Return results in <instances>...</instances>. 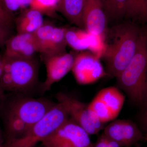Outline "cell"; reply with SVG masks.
<instances>
[{"instance_id": "cell-17", "label": "cell", "mask_w": 147, "mask_h": 147, "mask_svg": "<svg viewBox=\"0 0 147 147\" xmlns=\"http://www.w3.org/2000/svg\"><path fill=\"white\" fill-rule=\"evenodd\" d=\"M66 28L55 27L46 53L43 57L61 55L66 53L67 43L65 39Z\"/></svg>"}, {"instance_id": "cell-22", "label": "cell", "mask_w": 147, "mask_h": 147, "mask_svg": "<svg viewBox=\"0 0 147 147\" xmlns=\"http://www.w3.org/2000/svg\"><path fill=\"white\" fill-rule=\"evenodd\" d=\"M9 12L14 14V12L31 4L32 0H0Z\"/></svg>"}, {"instance_id": "cell-7", "label": "cell", "mask_w": 147, "mask_h": 147, "mask_svg": "<svg viewBox=\"0 0 147 147\" xmlns=\"http://www.w3.org/2000/svg\"><path fill=\"white\" fill-rule=\"evenodd\" d=\"M71 71L76 82L81 85L94 83L107 74L99 58L84 51L75 56Z\"/></svg>"}, {"instance_id": "cell-28", "label": "cell", "mask_w": 147, "mask_h": 147, "mask_svg": "<svg viewBox=\"0 0 147 147\" xmlns=\"http://www.w3.org/2000/svg\"><path fill=\"white\" fill-rule=\"evenodd\" d=\"M145 141H146L147 142V131H146V134L144 135V139Z\"/></svg>"}, {"instance_id": "cell-23", "label": "cell", "mask_w": 147, "mask_h": 147, "mask_svg": "<svg viewBox=\"0 0 147 147\" xmlns=\"http://www.w3.org/2000/svg\"><path fill=\"white\" fill-rule=\"evenodd\" d=\"M13 28L0 24V47L6 43L13 35Z\"/></svg>"}, {"instance_id": "cell-29", "label": "cell", "mask_w": 147, "mask_h": 147, "mask_svg": "<svg viewBox=\"0 0 147 147\" xmlns=\"http://www.w3.org/2000/svg\"><path fill=\"white\" fill-rule=\"evenodd\" d=\"M1 55H0V59H1Z\"/></svg>"}, {"instance_id": "cell-13", "label": "cell", "mask_w": 147, "mask_h": 147, "mask_svg": "<svg viewBox=\"0 0 147 147\" xmlns=\"http://www.w3.org/2000/svg\"><path fill=\"white\" fill-rule=\"evenodd\" d=\"M43 24L42 13L32 8L23 11L14 22L17 34H33Z\"/></svg>"}, {"instance_id": "cell-18", "label": "cell", "mask_w": 147, "mask_h": 147, "mask_svg": "<svg viewBox=\"0 0 147 147\" xmlns=\"http://www.w3.org/2000/svg\"><path fill=\"white\" fill-rule=\"evenodd\" d=\"M125 16L134 21L147 23V0H127Z\"/></svg>"}, {"instance_id": "cell-1", "label": "cell", "mask_w": 147, "mask_h": 147, "mask_svg": "<svg viewBox=\"0 0 147 147\" xmlns=\"http://www.w3.org/2000/svg\"><path fill=\"white\" fill-rule=\"evenodd\" d=\"M55 103L45 98L20 97L14 93L5 94L0 108L5 143L24 137Z\"/></svg>"}, {"instance_id": "cell-21", "label": "cell", "mask_w": 147, "mask_h": 147, "mask_svg": "<svg viewBox=\"0 0 147 147\" xmlns=\"http://www.w3.org/2000/svg\"><path fill=\"white\" fill-rule=\"evenodd\" d=\"M106 16L118 19L125 16L127 0H101Z\"/></svg>"}, {"instance_id": "cell-8", "label": "cell", "mask_w": 147, "mask_h": 147, "mask_svg": "<svg viewBox=\"0 0 147 147\" xmlns=\"http://www.w3.org/2000/svg\"><path fill=\"white\" fill-rule=\"evenodd\" d=\"M56 98L65 106L69 118L83 127L90 135L97 134L104 128V124L97 122L92 118L88 104L63 93H58Z\"/></svg>"}, {"instance_id": "cell-3", "label": "cell", "mask_w": 147, "mask_h": 147, "mask_svg": "<svg viewBox=\"0 0 147 147\" xmlns=\"http://www.w3.org/2000/svg\"><path fill=\"white\" fill-rule=\"evenodd\" d=\"M147 29L143 28L134 57L116 78L129 101L140 108L147 102Z\"/></svg>"}, {"instance_id": "cell-30", "label": "cell", "mask_w": 147, "mask_h": 147, "mask_svg": "<svg viewBox=\"0 0 147 147\" xmlns=\"http://www.w3.org/2000/svg\"></svg>"}, {"instance_id": "cell-24", "label": "cell", "mask_w": 147, "mask_h": 147, "mask_svg": "<svg viewBox=\"0 0 147 147\" xmlns=\"http://www.w3.org/2000/svg\"><path fill=\"white\" fill-rule=\"evenodd\" d=\"M139 120L143 128L147 131V102L141 108Z\"/></svg>"}, {"instance_id": "cell-25", "label": "cell", "mask_w": 147, "mask_h": 147, "mask_svg": "<svg viewBox=\"0 0 147 147\" xmlns=\"http://www.w3.org/2000/svg\"><path fill=\"white\" fill-rule=\"evenodd\" d=\"M93 147H108L107 137L103 133L98 137Z\"/></svg>"}, {"instance_id": "cell-27", "label": "cell", "mask_w": 147, "mask_h": 147, "mask_svg": "<svg viewBox=\"0 0 147 147\" xmlns=\"http://www.w3.org/2000/svg\"><path fill=\"white\" fill-rule=\"evenodd\" d=\"M5 96V92L0 88V108L1 106L3 101L4 100Z\"/></svg>"}, {"instance_id": "cell-19", "label": "cell", "mask_w": 147, "mask_h": 147, "mask_svg": "<svg viewBox=\"0 0 147 147\" xmlns=\"http://www.w3.org/2000/svg\"><path fill=\"white\" fill-rule=\"evenodd\" d=\"M88 106L92 118L97 122L104 124L115 119L104 102L96 95Z\"/></svg>"}, {"instance_id": "cell-9", "label": "cell", "mask_w": 147, "mask_h": 147, "mask_svg": "<svg viewBox=\"0 0 147 147\" xmlns=\"http://www.w3.org/2000/svg\"><path fill=\"white\" fill-rule=\"evenodd\" d=\"M103 134L121 147H131L144 139V135L138 125L129 120L113 121L104 127Z\"/></svg>"}, {"instance_id": "cell-12", "label": "cell", "mask_w": 147, "mask_h": 147, "mask_svg": "<svg viewBox=\"0 0 147 147\" xmlns=\"http://www.w3.org/2000/svg\"><path fill=\"white\" fill-rule=\"evenodd\" d=\"M3 56L10 58L33 59L38 53L33 34H17L7 40Z\"/></svg>"}, {"instance_id": "cell-31", "label": "cell", "mask_w": 147, "mask_h": 147, "mask_svg": "<svg viewBox=\"0 0 147 147\" xmlns=\"http://www.w3.org/2000/svg\"></svg>"}, {"instance_id": "cell-5", "label": "cell", "mask_w": 147, "mask_h": 147, "mask_svg": "<svg viewBox=\"0 0 147 147\" xmlns=\"http://www.w3.org/2000/svg\"><path fill=\"white\" fill-rule=\"evenodd\" d=\"M3 72H8L12 82V91L19 94L29 91L37 82L38 66L34 59L1 57Z\"/></svg>"}, {"instance_id": "cell-4", "label": "cell", "mask_w": 147, "mask_h": 147, "mask_svg": "<svg viewBox=\"0 0 147 147\" xmlns=\"http://www.w3.org/2000/svg\"><path fill=\"white\" fill-rule=\"evenodd\" d=\"M69 118L65 106L58 101L24 137L5 143L4 147H34L37 143L42 142L54 133Z\"/></svg>"}, {"instance_id": "cell-6", "label": "cell", "mask_w": 147, "mask_h": 147, "mask_svg": "<svg viewBox=\"0 0 147 147\" xmlns=\"http://www.w3.org/2000/svg\"><path fill=\"white\" fill-rule=\"evenodd\" d=\"M41 143L45 147H94L88 133L69 118Z\"/></svg>"}, {"instance_id": "cell-11", "label": "cell", "mask_w": 147, "mask_h": 147, "mask_svg": "<svg viewBox=\"0 0 147 147\" xmlns=\"http://www.w3.org/2000/svg\"><path fill=\"white\" fill-rule=\"evenodd\" d=\"M83 22L84 29L88 33L105 38L107 16L101 0H86Z\"/></svg>"}, {"instance_id": "cell-2", "label": "cell", "mask_w": 147, "mask_h": 147, "mask_svg": "<svg viewBox=\"0 0 147 147\" xmlns=\"http://www.w3.org/2000/svg\"><path fill=\"white\" fill-rule=\"evenodd\" d=\"M141 29L134 24H121L107 30L102 57L106 73L117 78L128 65L137 50Z\"/></svg>"}, {"instance_id": "cell-16", "label": "cell", "mask_w": 147, "mask_h": 147, "mask_svg": "<svg viewBox=\"0 0 147 147\" xmlns=\"http://www.w3.org/2000/svg\"><path fill=\"white\" fill-rule=\"evenodd\" d=\"M65 37L67 45L74 50L83 51L89 49L90 34L86 30L66 28Z\"/></svg>"}, {"instance_id": "cell-15", "label": "cell", "mask_w": 147, "mask_h": 147, "mask_svg": "<svg viewBox=\"0 0 147 147\" xmlns=\"http://www.w3.org/2000/svg\"><path fill=\"white\" fill-rule=\"evenodd\" d=\"M96 96L104 102L115 119L121 110L125 99L120 90L115 87H108L101 90Z\"/></svg>"}, {"instance_id": "cell-26", "label": "cell", "mask_w": 147, "mask_h": 147, "mask_svg": "<svg viewBox=\"0 0 147 147\" xmlns=\"http://www.w3.org/2000/svg\"><path fill=\"white\" fill-rule=\"evenodd\" d=\"M5 139L3 135L2 131L0 128V147H4Z\"/></svg>"}, {"instance_id": "cell-14", "label": "cell", "mask_w": 147, "mask_h": 147, "mask_svg": "<svg viewBox=\"0 0 147 147\" xmlns=\"http://www.w3.org/2000/svg\"><path fill=\"white\" fill-rule=\"evenodd\" d=\"M86 0H58L57 8L71 24L84 28L83 14Z\"/></svg>"}, {"instance_id": "cell-10", "label": "cell", "mask_w": 147, "mask_h": 147, "mask_svg": "<svg viewBox=\"0 0 147 147\" xmlns=\"http://www.w3.org/2000/svg\"><path fill=\"white\" fill-rule=\"evenodd\" d=\"M75 56L65 53L43 57L46 69V78L41 86L42 93L49 91L52 86L60 81L72 69Z\"/></svg>"}, {"instance_id": "cell-20", "label": "cell", "mask_w": 147, "mask_h": 147, "mask_svg": "<svg viewBox=\"0 0 147 147\" xmlns=\"http://www.w3.org/2000/svg\"><path fill=\"white\" fill-rule=\"evenodd\" d=\"M55 27L50 23H44L40 28L33 34L37 48L38 53H40L42 56L45 55L47 51Z\"/></svg>"}]
</instances>
